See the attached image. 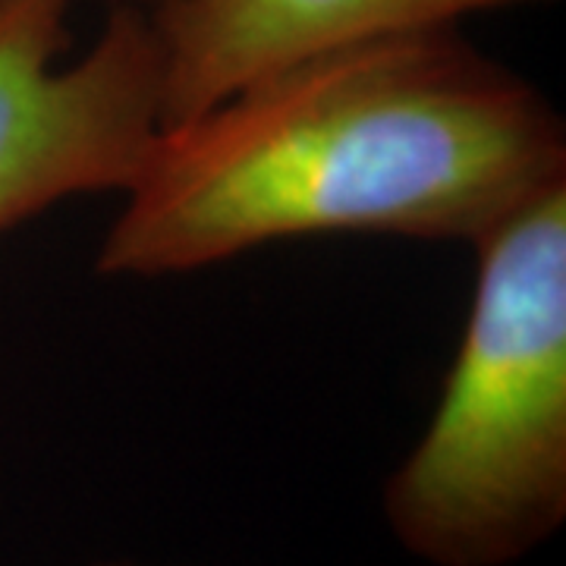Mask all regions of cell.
<instances>
[{
    "instance_id": "7a4b0ae2",
    "label": "cell",
    "mask_w": 566,
    "mask_h": 566,
    "mask_svg": "<svg viewBox=\"0 0 566 566\" xmlns=\"http://www.w3.org/2000/svg\"><path fill=\"white\" fill-rule=\"evenodd\" d=\"M475 249L441 403L385 485L397 542L431 566H510L566 520V180Z\"/></svg>"
},
{
    "instance_id": "8992f818",
    "label": "cell",
    "mask_w": 566,
    "mask_h": 566,
    "mask_svg": "<svg viewBox=\"0 0 566 566\" xmlns=\"http://www.w3.org/2000/svg\"><path fill=\"white\" fill-rule=\"evenodd\" d=\"M95 566H145V564H133V560H104V564Z\"/></svg>"
},
{
    "instance_id": "6da1fadb",
    "label": "cell",
    "mask_w": 566,
    "mask_h": 566,
    "mask_svg": "<svg viewBox=\"0 0 566 566\" xmlns=\"http://www.w3.org/2000/svg\"><path fill=\"white\" fill-rule=\"evenodd\" d=\"M566 180L545 95L460 25L312 54L164 126L98 249L104 277H167L312 233L475 245Z\"/></svg>"
},
{
    "instance_id": "277c9868",
    "label": "cell",
    "mask_w": 566,
    "mask_h": 566,
    "mask_svg": "<svg viewBox=\"0 0 566 566\" xmlns=\"http://www.w3.org/2000/svg\"><path fill=\"white\" fill-rule=\"evenodd\" d=\"M535 3L551 0H174L148 13L164 48L161 129L331 48Z\"/></svg>"
},
{
    "instance_id": "3957f363",
    "label": "cell",
    "mask_w": 566,
    "mask_h": 566,
    "mask_svg": "<svg viewBox=\"0 0 566 566\" xmlns=\"http://www.w3.org/2000/svg\"><path fill=\"white\" fill-rule=\"evenodd\" d=\"M76 0H0V237L51 205L126 192L161 133L164 48L151 17L114 7L76 63Z\"/></svg>"
},
{
    "instance_id": "5b68a950",
    "label": "cell",
    "mask_w": 566,
    "mask_h": 566,
    "mask_svg": "<svg viewBox=\"0 0 566 566\" xmlns=\"http://www.w3.org/2000/svg\"><path fill=\"white\" fill-rule=\"evenodd\" d=\"M107 3H111V10L114 7H129V10H142V13H155V10H161L174 0H107Z\"/></svg>"
}]
</instances>
